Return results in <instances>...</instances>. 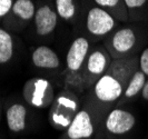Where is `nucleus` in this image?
I'll return each instance as SVG.
<instances>
[{
  "label": "nucleus",
  "mask_w": 148,
  "mask_h": 139,
  "mask_svg": "<svg viewBox=\"0 0 148 139\" xmlns=\"http://www.w3.org/2000/svg\"><path fill=\"white\" fill-rule=\"evenodd\" d=\"M14 44L11 36L6 30L0 29V64H5L12 57Z\"/></svg>",
  "instance_id": "obj_11"
},
{
  "label": "nucleus",
  "mask_w": 148,
  "mask_h": 139,
  "mask_svg": "<svg viewBox=\"0 0 148 139\" xmlns=\"http://www.w3.org/2000/svg\"><path fill=\"white\" fill-rule=\"evenodd\" d=\"M32 62L39 68H49L55 69L59 66L60 61L57 53L49 47L41 46L38 47L32 53Z\"/></svg>",
  "instance_id": "obj_7"
},
{
  "label": "nucleus",
  "mask_w": 148,
  "mask_h": 139,
  "mask_svg": "<svg viewBox=\"0 0 148 139\" xmlns=\"http://www.w3.org/2000/svg\"><path fill=\"white\" fill-rule=\"evenodd\" d=\"M136 124L133 114L124 109H114L106 119L107 130L115 135H124L132 130Z\"/></svg>",
  "instance_id": "obj_2"
},
{
  "label": "nucleus",
  "mask_w": 148,
  "mask_h": 139,
  "mask_svg": "<svg viewBox=\"0 0 148 139\" xmlns=\"http://www.w3.org/2000/svg\"><path fill=\"white\" fill-rule=\"evenodd\" d=\"M94 134V126L89 114L85 110L76 114L75 118L68 126L67 135L70 139L90 138Z\"/></svg>",
  "instance_id": "obj_4"
},
{
  "label": "nucleus",
  "mask_w": 148,
  "mask_h": 139,
  "mask_svg": "<svg viewBox=\"0 0 148 139\" xmlns=\"http://www.w3.org/2000/svg\"><path fill=\"white\" fill-rule=\"evenodd\" d=\"M57 11L61 18L64 19H70L75 15V5L73 0H57Z\"/></svg>",
  "instance_id": "obj_15"
},
{
  "label": "nucleus",
  "mask_w": 148,
  "mask_h": 139,
  "mask_svg": "<svg viewBox=\"0 0 148 139\" xmlns=\"http://www.w3.org/2000/svg\"><path fill=\"white\" fill-rule=\"evenodd\" d=\"M97 5L103 7H114L118 3L119 0H95Z\"/></svg>",
  "instance_id": "obj_18"
},
{
  "label": "nucleus",
  "mask_w": 148,
  "mask_h": 139,
  "mask_svg": "<svg viewBox=\"0 0 148 139\" xmlns=\"http://www.w3.org/2000/svg\"><path fill=\"white\" fill-rule=\"evenodd\" d=\"M26 115H27V110L22 105L19 103L12 105L7 110L8 128L15 132L23 130L26 127Z\"/></svg>",
  "instance_id": "obj_9"
},
{
  "label": "nucleus",
  "mask_w": 148,
  "mask_h": 139,
  "mask_svg": "<svg viewBox=\"0 0 148 139\" xmlns=\"http://www.w3.org/2000/svg\"><path fill=\"white\" fill-rule=\"evenodd\" d=\"M32 86V88H29L26 85L25 88V97L26 100H28L32 106L36 107H42L45 106V98H46V91L49 87L48 81L41 80H34L30 82ZM29 85V84H28Z\"/></svg>",
  "instance_id": "obj_8"
},
{
  "label": "nucleus",
  "mask_w": 148,
  "mask_h": 139,
  "mask_svg": "<svg viewBox=\"0 0 148 139\" xmlns=\"http://www.w3.org/2000/svg\"><path fill=\"white\" fill-rule=\"evenodd\" d=\"M125 2L128 8H138L141 7L146 2V0H125Z\"/></svg>",
  "instance_id": "obj_19"
},
{
  "label": "nucleus",
  "mask_w": 148,
  "mask_h": 139,
  "mask_svg": "<svg viewBox=\"0 0 148 139\" xmlns=\"http://www.w3.org/2000/svg\"><path fill=\"white\" fill-rule=\"evenodd\" d=\"M106 65H107L106 56L101 51L97 50L89 56L87 68H88L89 73H91L92 75H100L105 70Z\"/></svg>",
  "instance_id": "obj_12"
},
{
  "label": "nucleus",
  "mask_w": 148,
  "mask_h": 139,
  "mask_svg": "<svg viewBox=\"0 0 148 139\" xmlns=\"http://www.w3.org/2000/svg\"><path fill=\"white\" fill-rule=\"evenodd\" d=\"M136 37L132 29L124 28L118 30L112 37V47L118 52H128L135 45Z\"/></svg>",
  "instance_id": "obj_10"
},
{
  "label": "nucleus",
  "mask_w": 148,
  "mask_h": 139,
  "mask_svg": "<svg viewBox=\"0 0 148 139\" xmlns=\"http://www.w3.org/2000/svg\"><path fill=\"white\" fill-rule=\"evenodd\" d=\"M123 92V87L116 78L105 75L97 81L95 86V94L97 98L105 103L116 101Z\"/></svg>",
  "instance_id": "obj_3"
},
{
  "label": "nucleus",
  "mask_w": 148,
  "mask_h": 139,
  "mask_svg": "<svg viewBox=\"0 0 148 139\" xmlns=\"http://www.w3.org/2000/svg\"><path fill=\"white\" fill-rule=\"evenodd\" d=\"M115 27V20L101 8H92L87 15V29L96 36L108 34Z\"/></svg>",
  "instance_id": "obj_1"
},
{
  "label": "nucleus",
  "mask_w": 148,
  "mask_h": 139,
  "mask_svg": "<svg viewBox=\"0 0 148 139\" xmlns=\"http://www.w3.org/2000/svg\"><path fill=\"white\" fill-rule=\"evenodd\" d=\"M146 75L143 71H137L134 73V76L132 77V79L128 84L126 91H125V96L128 98H132L134 96H136L140 90H143V88L145 86L146 82Z\"/></svg>",
  "instance_id": "obj_14"
},
{
  "label": "nucleus",
  "mask_w": 148,
  "mask_h": 139,
  "mask_svg": "<svg viewBox=\"0 0 148 139\" xmlns=\"http://www.w3.org/2000/svg\"><path fill=\"white\" fill-rule=\"evenodd\" d=\"M139 64H140V69L141 71L148 76V48H146L140 56L139 59Z\"/></svg>",
  "instance_id": "obj_16"
},
{
  "label": "nucleus",
  "mask_w": 148,
  "mask_h": 139,
  "mask_svg": "<svg viewBox=\"0 0 148 139\" xmlns=\"http://www.w3.org/2000/svg\"><path fill=\"white\" fill-rule=\"evenodd\" d=\"M143 98L148 101V79L145 82V86L143 88Z\"/></svg>",
  "instance_id": "obj_20"
},
{
  "label": "nucleus",
  "mask_w": 148,
  "mask_h": 139,
  "mask_svg": "<svg viewBox=\"0 0 148 139\" xmlns=\"http://www.w3.org/2000/svg\"><path fill=\"white\" fill-rule=\"evenodd\" d=\"M12 6V0H0V17L6 15Z\"/></svg>",
  "instance_id": "obj_17"
},
{
  "label": "nucleus",
  "mask_w": 148,
  "mask_h": 139,
  "mask_svg": "<svg viewBox=\"0 0 148 139\" xmlns=\"http://www.w3.org/2000/svg\"><path fill=\"white\" fill-rule=\"evenodd\" d=\"M89 49L88 40L86 38H77L74 42L71 44L68 53H67V66L70 70L77 71L80 69L84 60L87 56V52Z\"/></svg>",
  "instance_id": "obj_5"
},
{
  "label": "nucleus",
  "mask_w": 148,
  "mask_h": 139,
  "mask_svg": "<svg viewBox=\"0 0 148 139\" xmlns=\"http://www.w3.org/2000/svg\"><path fill=\"white\" fill-rule=\"evenodd\" d=\"M12 10L15 15L23 20H29L35 16V6L31 0H17L12 6Z\"/></svg>",
  "instance_id": "obj_13"
},
{
  "label": "nucleus",
  "mask_w": 148,
  "mask_h": 139,
  "mask_svg": "<svg viewBox=\"0 0 148 139\" xmlns=\"http://www.w3.org/2000/svg\"><path fill=\"white\" fill-rule=\"evenodd\" d=\"M36 29L39 35H48L56 28L57 25V15L48 6L40 7L35 16Z\"/></svg>",
  "instance_id": "obj_6"
}]
</instances>
